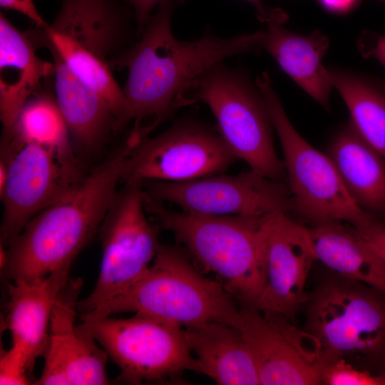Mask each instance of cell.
<instances>
[{
    "instance_id": "1",
    "label": "cell",
    "mask_w": 385,
    "mask_h": 385,
    "mask_svg": "<svg viewBox=\"0 0 385 385\" xmlns=\"http://www.w3.org/2000/svg\"><path fill=\"white\" fill-rule=\"evenodd\" d=\"M180 4L175 0L160 1L136 41L111 61L113 70L127 69L122 88L125 124L133 121L130 132L141 139L185 106L186 89L207 68L225 58L259 51L257 31L225 38L207 26L197 40L177 39L171 18Z\"/></svg>"
},
{
    "instance_id": "2",
    "label": "cell",
    "mask_w": 385,
    "mask_h": 385,
    "mask_svg": "<svg viewBox=\"0 0 385 385\" xmlns=\"http://www.w3.org/2000/svg\"><path fill=\"white\" fill-rule=\"evenodd\" d=\"M133 20L123 1L61 0L52 23L25 31L36 48L43 47L52 56L56 97L80 105H105L115 118V135L125 128L126 101L111 61L133 43Z\"/></svg>"
},
{
    "instance_id": "3",
    "label": "cell",
    "mask_w": 385,
    "mask_h": 385,
    "mask_svg": "<svg viewBox=\"0 0 385 385\" xmlns=\"http://www.w3.org/2000/svg\"><path fill=\"white\" fill-rule=\"evenodd\" d=\"M136 141L129 135L81 182L34 216L1 250V267L11 281H33L72 263L98 235L118 191L124 161Z\"/></svg>"
},
{
    "instance_id": "4",
    "label": "cell",
    "mask_w": 385,
    "mask_h": 385,
    "mask_svg": "<svg viewBox=\"0 0 385 385\" xmlns=\"http://www.w3.org/2000/svg\"><path fill=\"white\" fill-rule=\"evenodd\" d=\"M301 310L302 330L324 367L343 358L374 374L385 371V292L326 267Z\"/></svg>"
},
{
    "instance_id": "5",
    "label": "cell",
    "mask_w": 385,
    "mask_h": 385,
    "mask_svg": "<svg viewBox=\"0 0 385 385\" xmlns=\"http://www.w3.org/2000/svg\"><path fill=\"white\" fill-rule=\"evenodd\" d=\"M145 211L208 271L239 304L256 305L266 284L265 216L174 211L143 190Z\"/></svg>"
},
{
    "instance_id": "6",
    "label": "cell",
    "mask_w": 385,
    "mask_h": 385,
    "mask_svg": "<svg viewBox=\"0 0 385 385\" xmlns=\"http://www.w3.org/2000/svg\"><path fill=\"white\" fill-rule=\"evenodd\" d=\"M238 305L221 282L200 273L180 248L160 244L138 281L105 304L80 314V318L133 312L185 327L210 322L237 327Z\"/></svg>"
},
{
    "instance_id": "7",
    "label": "cell",
    "mask_w": 385,
    "mask_h": 385,
    "mask_svg": "<svg viewBox=\"0 0 385 385\" xmlns=\"http://www.w3.org/2000/svg\"><path fill=\"white\" fill-rule=\"evenodd\" d=\"M255 83L280 140L286 182L294 202L297 220L312 227L346 222L358 231L377 224L379 221L351 197L331 158L312 147L294 128L269 74L262 72Z\"/></svg>"
},
{
    "instance_id": "8",
    "label": "cell",
    "mask_w": 385,
    "mask_h": 385,
    "mask_svg": "<svg viewBox=\"0 0 385 385\" xmlns=\"http://www.w3.org/2000/svg\"><path fill=\"white\" fill-rule=\"evenodd\" d=\"M202 101L213 113L222 138L251 170L286 182L284 161L277 156L274 129L264 98L247 73L222 61L194 80L184 94L185 106Z\"/></svg>"
},
{
    "instance_id": "9",
    "label": "cell",
    "mask_w": 385,
    "mask_h": 385,
    "mask_svg": "<svg viewBox=\"0 0 385 385\" xmlns=\"http://www.w3.org/2000/svg\"><path fill=\"white\" fill-rule=\"evenodd\" d=\"M6 179L1 245L7 247L38 213L79 184L83 174L76 158L23 138L14 130H2L1 160Z\"/></svg>"
},
{
    "instance_id": "10",
    "label": "cell",
    "mask_w": 385,
    "mask_h": 385,
    "mask_svg": "<svg viewBox=\"0 0 385 385\" xmlns=\"http://www.w3.org/2000/svg\"><path fill=\"white\" fill-rule=\"evenodd\" d=\"M82 319L120 370L117 382L142 384L165 381L185 371L200 373L179 324L146 314Z\"/></svg>"
},
{
    "instance_id": "11",
    "label": "cell",
    "mask_w": 385,
    "mask_h": 385,
    "mask_svg": "<svg viewBox=\"0 0 385 385\" xmlns=\"http://www.w3.org/2000/svg\"><path fill=\"white\" fill-rule=\"evenodd\" d=\"M141 183L118 190L99 227L103 257L92 292L77 302V311L93 310L123 292L148 270L160 243L159 230L145 216Z\"/></svg>"
},
{
    "instance_id": "12",
    "label": "cell",
    "mask_w": 385,
    "mask_h": 385,
    "mask_svg": "<svg viewBox=\"0 0 385 385\" xmlns=\"http://www.w3.org/2000/svg\"><path fill=\"white\" fill-rule=\"evenodd\" d=\"M237 160L217 129L184 119L137 143L124 161L120 183L195 180L222 174Z\"/></svg>"
},
{
    "instance_id": "13",
    "label": "cell",
    "mask_w": 385,
    "mask_h": 385,
    "mask_svg": "<svg viewBox=\"0 0 385 385\" xmlns=\"http://www.w3.org/2000/svg\"><path fill=\"white\" fill-rule=\"evenodd\" d=\"M141 184L155 200L174 204L186 212L265 216L283 211L296 220L287 182L267 178L252 170L236 175L219 174L184 182L149 180Z\"/></svg>"
},
{
    "instance_id": "14",
    "label": "cell",
    "mask_w": 385,
    "mask_h": 385,
    "mask_svg": "<svg viewBox=\"0 0 385 385\" xmlns=\"http://www.w3.org/2000/svg\"><path fill=\"white\" fill-rule=\"evenodd\" d=\"M237 328L253 354L260 384H322L324 366L302 329L282 315L239 304Z\"/></svg>"
},
{
    "instance_id": "15",
    "label": "cell",
    "mask_w": 385,
    "mask_h": 385,
    "mask_svg": "<svg viewBox=\"0 0 385 385\" xmlns=\"http://www.w3.org/2000/svg\"><path fill=\"white\" fill-rule=\"evenodd\" d=\"M266 284L256 303L262 312L290 322L307 298L306 284L317 261L309 227L283 211L265 217Z\"/></svg>"
},
{
    "instance_id": "16",
    "label": "cell",
    "mask_w": 385,
    "mask_h": 385,
    "mask_svg": "<svg viewBox=\"0 0 385 385\" xmlns=\"http://www.w3.org/2000/svg\"><path fill=\"white\" fill-rule=\"evenodd\" d=\"M81 286L82 279L69 278L53 307L43 354L45 364L34 384H109L107 352L96 344V339L81 324H76Z\"/></svg>"
},
{
    "instance_id": "17",
    "label": "cell",
    "mask_w": 385,
    "mask_h": 385,
    "mask_svg": "<svg viewBox=\"0 0 385 385\" xmlns=\"http://www.w3.org/2000/svg\"><path fill=\"white\" fill-rule=\"evenodd\" d=\"M71 264L33 281L17 279L8 283L6 324L14 344L25 352L33 371L43 355L53 307L69 279Z\"/></svg>"
},
{
    "instance_id": "18",
    "label": "cell",
    "mask_w": 385,
    "mask_h": 385,
    "mask_svg": "<svg viewBox=\"0 0 385 385\" xmlns=\"http://www.w3.org/2000/svg\"><path fill=\"white\" fill-rule=\"evenodd\" d=\"M36 46L0 13V119L2 130L14 128L29 98L53 73V62L39 58Z\"/></svg>"
},
{
    "instance_id": "19",
    "label": "cell",
    "mask_w": 385,
    "mask_h": 385,
    "mask_svg": "<svg viewBox=\"0 0 385 385\" xmlns=\"http://www.w3.org/2000/svg\"><path fill=\"white\" fill-rule=\"evenodd\" d=\"M267 24L265 30L259 31V49L267 51L307 94L329 111L333 84L329 69L322 63L329 47L327 36L319 31L299 35L279 21Z\"/></svg>"
},
{
    "instance_id": "20",
    "label": "cell",
    "mask_w": 385,
    "mask_h": 385,
    "mask_svg": "<svg viewBox=\"0 0 385 385\" xmlns=\"http://www.w3.org/2000/svg\"><path fill=\"white\" fill-rule=\"evenodd\" d=\"M184 332L200 373L220 385L260 384L253 354L237 327L210 322L188 327Z\"/></svg>"
},
{
    "instance_id": "21",
    "label": "cell",
    "mask_w": 385,
    "mask_h": 385,
    "mask_svg": "<svg viewBox=\"0 0 385 385\" xmlns=\"http://www.w3.org/2000/svg\"><path fill=\"white\" fill-rule=\"evenodd\" d=\"M327 155L355 202L374 217L385 215V158L351 120L333 137Z\"/></svg>"
},
{
    "instance_id": "22",
    "label": "cell",
    "mask_w": 385,
    "mask_h": 385,
    "mask_svg": "<svg viewBox=\"0 0 385 385\" xmlns=\"http://www.w3.org/2000/svg\"><path fill=\"white\" fill-rule=\"evenodd\" d=\"M309 229L317 261L339 274L385 292V261L353 226L336 221Z\"/></svg>"
},
{
    "instance_id": "23",
    "label": "cell",
    "mask_w": 385,
    "mask_h": 385,
    "mask_svg": "<svg viewBox=\"0 0 385 385\" xmlns=\"http://www.w3.org/2000/svg\"><path fill=\"white\" fill-rule=\"evenodd\" d=\"M329 72L333 87L349 111L350 120L385 158V86L352 71L330 68Z\"/></svg>"
},
{
    "instance_id": "24",
    "label": "cell",
    "mask_w": 385,
    "mask_h": 385,
    "mask_svg": "<svg viewBox=\"0 0 385 385\" xmlns=\"http://www.w3.org/2000/svg\"><path fill=\"white\" fill-rule=\"evenodd\" d=\"M50 88L41 84L26 101L11 130L23 138L48 147L62 155L76 158L68 126L53 88Z\"/></svg>"
},
{
    "instance_id": "25",
    "label": "cell",
    "mask_w": 385,
    "mask_h": 385,
    "mask_svg": "<svg viewBox=\"0 0 385 385\" xmlns=\"http://www.w3.org/2000/svg\"><path fill=\"white\" fill-rule=\"evenodd\" d=\"M325 385H384L379 375L360 369L341 358L326 365L322 374Z\"/></svg>"
},
{
    "instance_id": "26",
    "label": "cell",
    "mask_w": 385,
    "mask_h": 385,
    "mask_svg": "<svg viewBox=\"0 0 385 385\" xmlns=\"http://www.w3.org/2000/svg\"><path fill=\"white\" fill-rule=\"evenodd\" d=\"M33 371L24 350L16 344L4 352L0 361V384L1 385H25L35 384Z\"/></svg>"
},
{
    "instance_id": "27",
    "label": "cell",
    "mask_w": 385,
    "mask_h": 385,
    "mask_svg": "<svg viewBox=\"0 0 385 385\" xmlns=\"http://www.w3.org/2000/svg\"><path fill=\"white\" fill-rule=\"evenodd\" d=\"M0 6L4 9L23 14L36 27H46L49 24L39 13L33 0H0Z\"/></svg>"
},
{
    "instance_id": "28",
    "label": "cell",
    "mask_w": 385,
    "mask_h": 385,
    "mask_svg": "<svg viewBox=\"0 0 385 385\" xmlns=\"http://www.w3.org/2000/svg\"><path fill=\"white\" fill-rule=\"evenodd\" d=\"M163 0H123L132 9L135 21L137 38L142 33L149 18L152 15V11L156 5ZM180 4L184 0H175Z\"/></svg>"
},
{
    "instance_id": "29",
    "label": "cell",
    "mask_w": 385,
    "mask_h": 385,
    "mask_svg": "<svg viewBox=\"0 0 385 385\" xmlns=\"http://www.w3.org/2000/svg\"><path fill=\"white\" fill-rule=\"evenodd\" d=\"M364 241L385 261V225L379 222L364 231H358Z\"/></svg>"
},
{
    "instance_id": "30",
    "label": "cell",
    "mask_w": 385,
    "mask_h": 385,
    "mask_svg": "<svg viewBox=\"0 0 385 385\" xmlns=\"http://www.w3.org/2000/svg\"><path fill=\"white\" fill-rule=\"evenodd\" d=\"M245 1L253 6L257 19L262 23L279 21L284 24L288 19L287 14L283 10L279 8H269L265 5L262 0Z\"/></svg>"
},
{
    "instance_id": "31",
    "label": "cell",
    "mask_w": 385,
    "mask_h": 385,
    "mask_svg": "<svg viewBox=\"0 0 385 385\" xmlns=\"http://www.w3.org/2000/svg\"><path fill=\"white\" fill-rule=\"evenodd\" d=\"M327 10L336 14H345L352 10L361 0H319Z\"/></svg>"
},
{
    "instance_id": "32",
    "label": "cell",
    "mask_w": 385,
    "mask_h": 385,
    "mask_svg": "<svg viewBox=\"0 0 385 385\" xmlns=\"http://www.w3.org/2000/svg\"><path fill=\"white\" fill-rule=\"evenodd\" d=\"M371 55L385 66V34L376 38L371 48Z\"/></svg>"
},
{
    "instance_id": "33",
    "label": "cell",
    "mask_w": 385,
    "mask_h": 385,
    "mask_svg": "<svg viewBox=\"0 0 385 385\" xmlns=\"http://www.w3.org/2000/svg\"><path fill=\"white\" fill-rule=\"evenodd\" d=\"M379 375L381 377V379H382V380L384 381V384L385 385V371H383L382 373H381Z\"/></svg>"
},
{
    "instance_id": "34",
    "label": "cell",
    "mask_w": 385,
    "mask_h": 385,
    "mask_svg": "<svg viewBox=\"0 0 385 385\" xmlns=\"http://www.w3.org/2000/svg\"><path fill=\"white\" fill-rule=\"evenodd\" d=\"M374 1H381V2H384L385 3V0H374Z\"/></svg>"
}]
</instances>
